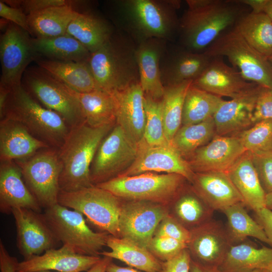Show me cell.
I'll return each instance as SVG.
<instances>
[{"label":"cell","mask_w":272,"mask_h":272,"mask_svg":"<svg viewBox=\"0 0 272 272\" xmlns=\"http://www.w3.org/2000/svg\"><path fill=\"white\" fill-rule=\"evenodd\" d=\"M187 9L179 19L182 47L203 52L223 32L234 26L249 12L240 0H187Z\"/></svg>","instance_id":"cell-1"},{"label":"cell","mask_w":272,"mask_h":272,"mask_svg":"<svg viewBox=\"0 0 272 272\" xmlns=\"http://www.w3.org/2000/svg\"><path fill=\"white\" fill-rule=\"evenodd\" d=\"M177 0H117L113 2L116 18L136 44L152 39L168 40L178 31Z\"/></svg>","instance_id":"cell-2"},{"label":"cell","mask_w":272,"mask_h":272,"mask_svg":"<svg viewBox=\"0 0 272 272\" xmlns=\"http://www.w3.org/2000/svg\"><path fill=\"white\" fill-rule=\"evenodd\" d=\"M113 124L94 127L85 122L71 127L57 149L61 165L60 191H75L94 185L90 168L98 148Z\"/></svg>","instance_id":"cell-3"},{"label":"cell","mask_w":272,"mask_h":272,"mask_svg":"<svg viewBox=\"0 0 272 272\" xmlns=\"http://www.w3.org/2000/svg\"><path fill=\"white\" fill-rule=\"evenodd\" d=\"M133 40L113 33L100 48L91 53L88 63L99 88L112 93L140 83Z\"/></svg>","instance_id":"cell-4"},{"label":"cell","mask_w":272,"mask_h":272,"mask_svg":"<svg viewBox=\"0 0 272 272\" xmlns=\"http://www.w3.org/2000/svg\"><path fill=\"white\" fill-rule=\"evenodd\" d=\"M4 118L20 122L34 137L56 149L70 129L59 114L38 103L22 85L10 89L1 119Z\"/></svg>","instance_id":"cell-5"},{"label":"cell","mask_w":272,"mask_h":272,"mask_svg":"<svg viewBox=\"0 0 272 272\" xmlns=\"http://www.w3.org/2000/svg\"><path fill=\"white\" fill-rule=\"evenodd\" d=\"M22 85L42 106L59 114L70 128L85 122L78 92L43 69L27 68Z\"/></svg>","instance_id":"cell-6"},{"label":"cell","mask_w":272,"mask_h":272,"mask_svg":"<svg viewBox=\"0 0 272 272\" xmlns=\"http://www.w3.org/2000/svg\"><path fill=\"white\" fill-rule=\"evenodd\" d=\"M203 51L212 57H226L245 80L272 90V64L233 27L221 33Z\"/></svg>","instance_id":"cell-7"},{"label":"cell","mask_w":272,"mask_h":272,"mask_svg":"<svg viewBox=\"0 0 272 272\" xmlns=\"http://www.w3.org/2000/svg\"><path fill=\"white\" fill-rule=\"evenodd\" d=\"M43 218L57 242L76 253L98 256L106 246L109 234L95 232L87 225L81 213L57 203L44 209Z\"/></svg>","instance_id":"cell-8"},{"label":"cell","mask_w":272,"mask_h":272,"mask_svg":"<svg viewBox=\"0 0 272 272\" xmlns=\"http://www.w3.org/2000/svg\"><path fill=\"white\" fill-rule=\"evenodd\" d=\"M58 203L77 211L104 232L119 237L120 198L96 185L80 190L60 191Z\"/></svg>","instance_id":"cell-9"},{"label":"cell","mask_w":272,"mask_h":272,"mask_svg":"<svg viewBox=\"0 0 272 272\" xmlns=\"http://www.w3.org/2000/svg\"><path fill=\"white\" fill-rule=\"evenodd\" d=\"M184 179L177 174L146 172L133 176H116L95 185L120 198L162 204L176 197Z\"/></svg>","instance_id":"cell-10"},{"label":"cell","mask_w":272,"mask_h":272,"mask_svg":"<svg viewBox=\"0 0 272 272\" xmlns=\"http://www.w3.org/2000/svg\"><path fill=\"white\" fill-rule=\"evenodd\" d=\"M20 167L23 179L41 208L58 203L61 165L57 149H42L32 156L15 161Z\"/></svg>","instance_id":"cell-11"},{"label":"cell","mask_w":272,"mask_h":272,"mask_svg":"<svg viewBox=\"0 0 272 272\" xmlns=\"http://www.w3.org/2000/svg\"><path fill=\"white\" fill-rule=\"evenodd\" d=\"M138 149V144L116 124L101 142L94 158L90 168L92 184L107 181L126 169L135 160Z\"/></svg>","instance_id":"cell-12"},{"label":"cell","mask_w":272,"mask_h":272,"mask_svg":"<svg viewBox=\"0 0 272 272\" xmlns=\"http://www.w3.org/2000/svg\"><path fill=\"white\" fill-rule=\"evenodd\" d=\"M36 59L38 56L30 34L10 22L0 38V86L11 89L21 85L28 66Z\"/></svg>","instance_id":"cell-13"},{"label":"cell","mask_w":272,"mask_h":272,"mask_svg":"<svg viewBox=\"0 0 272 272\" xmlns=\"http://www.w3.org/2000/svg\"><path fill=\"white\" fill-rule=\"evenodd\" d=\"M167 215L161 203L146 200L122 203L119 219V237L148 248L157 227Z\"/></svg>","instance_id":"cell-14"},{"label":"cell","mask_w":272,"mask_h":272,"mask_svg":"<svg viewBox=\"0 0 272 272\" xmlns=\"http://www.w3.org/2000/svg\"><path fill=\"white\" fill-rule=\"evenodd\" d=\"M152 172L177 174L191 182L195 175L189 162L171 144L150 145L143 139L138 144L133 163L117 176H133Z\"/></svg>","instance_id":"cell-15"},{"label":"cell","mask_w":272,"mask_h":272,"mask_svg":"<svg viewBox=\"0 0 272 272\" xmlns=\"http://www.w3.org/2000/svg\"><path fill=\"white\" fill-rule=\"evenodd\" d=\"M190 231L191 260L211 271L218 269L231 245L225 226L212 219Z\"/></svg>","instance_id":"cell-16"},{"label":"cell","mask_w":272,"mask_h":272,"mask_svg":"<svg viewBox=\"0 0 272 272\" xmlns=\"http://www.w3.org/2000/svg\"><path fill=\"white\" fill-rule=\"evenodd\" d=\"M12 214L17 228V245L24 260L54 248L57 241L42 213L27 208H15Z\"/></svg>","instance_id":"cell-17"},{"label":"cell","mask_w":272,"mask_h":272,"mask_svg":"<svg viewBox=\"0 0 272 272\" xmlns=\"http://www.w3.org/2000/svg\"><path fill=\"white\" fill-rule=\"evenodd\" d=\"M223 57H213L209 65L192 84L221 97H238L256 88L257 84L247 81L239 70L228 65Z\"/></svg>","instance_id":"cell-18"},{"label":"cell","mask_w":272,"mask_h":272,"mask_svg":"<svg viewBox=\"0 0 272 272\" xmlns=\"http://www.w3.org/2000/svg\"><path fill=\"white\" fill-rule=\"evenodd\" d=\"M247 151L238 137L216 135L208 144L197 149L188 162L196 172H227Z\"/></svg>","instance_id":"cell-19"},{"label":"cell","mask_w":272,"mask_h":272,"mask_svg":"<svg viewBox=\"0 0 272 272\" xmlns=\"http://www.w3.org/2000/svg\"><path fill=\"white\" fill-rule=\"evenodd\" d=\"M101 258L76 253L71 247L63 245L45 251L42 254L18 262L17 272H36L55 270L58 272L87 271Z\"/></svg>","instance_id":"cell-20"},{"label":"cell","mask_w":272,"mask_h":272,"mask_svg":"<svg viewBox=\"0 0 272 272\" xmlns=\"http://www.w3.org/2000/svg\"><path fill=\"white\" fill-rule=\"evenodd\" d=\"M116 106V123L138 144L144 139L146 123L145 94L140 83L112 93Z\"/></svg>","instance_id":"cell-21"},{"label":"cell","mask_w":272,"mask_h":272,"mask_svg":"<svg viewBox=\"0 0 272 272\" xmlns=\"http://www.w3.org/2000/svg\"><path fill=\"white\" fill-rule=\"evenodd\" d=\"M212 57L204 51L193 52L183 47L170 51L167 48L160 62L163 85L193 81L204 71Z\"/></svg>","instance_id":"cell-22"},{"label":"cell","mask_w":272,"mask_h":272,"mask_svg":"<svg viewBox=\"0 0 272 272\" xmlns=\"http://www.w3.org/2000/svg\"><path fill=\"white\" fill-rule=\"evenodd\" d=\"M167 40L152 38L137 44L135 55L140 84L144 94L153 99L162 98L164 92L160 72L161 58L167 49Z\"/></svg>","instance_id":"cell-23"},{"label":"cell","mask_w":272,"mask_h":272,"mask_svg":"<svg viewBox=\"0 0 272 272\" xmlns=\"http://www.w3.org/2000/svg\"><path fill=\"white\" fill-rule=\"evenodd\" d=\"M15 208L41 213L42 208L27 186L21 169L14 161L1 162L0 211L12 214Z\"/></svg>","instance_id":"cell-24"},{"label":"cell","mask_w":272,"mask_h":272,"mask_svg":"<svg viewBox=\"0 0 272 272\" xmlns=\"http://www.w3.org/2000/svg\"><path fill=\"white\" fill-rule=\"evenodd\" d=\"M192 182L194 191L214 211L222 212L232 205L243 202L242 196L226 172H196Z\"/></svg>","instance_id":"cell-25"},{"label":"cell","mask_w":272,"mask_h":272,"mask_svg":"<svg viewBox=\"0 0 272 272\" xmlns=\"http://www.w3.org/2000/svg\"><path fill=\"white\" fill-rule=\"evenodd\" d=\"M48 148L51 147L34 137L20 122L7 118L1 119V162L23 159Z\"/></svg>","instance_id":"cell-26"},{"label":"cell","mask_w":272,"mask_h":272,"mask_svg":"<svg viewBox=\"0 0 272 272\" xmlns=\"http://www.w3.org/2000/svg\"><path fill=\"white\" fill-rule=\"evenodd\" d=\"M261 87L258 86L238 97L224 100L213 117L217 135H224L253 123V111Z\"/></svg>","instance_id":"cell-27"},{"label":"cell","mask_w":272,"mask_h":272,"mask_svg":"<svg viewBox=\"0 0 272 272\" xmlns=\"http://www.w3.org/2000/svg\"><path fill=\"white\" fill-rule=\"evenodd\" d=\"M227 173L242 196L245 206L254 212L266 208V193L252 162L250 152L246 151Z\"/></svg>","instance_id":"cell-28"},{"label":"cell","mask_w":272,"mask_h":272,"mask_svg":"<svg viewBox=\"0 0 272 272\" xmlns=\"http://www.w3.org/2000/svg\"><path fill=\"white\" fill-rule=\"evenodd\" d=\"M272 263V248L257 247L247 240L230 246L218 268L221 272H251Z\"/></svg>","instance_id":"cell-29"},{"label":"cell","mask_w":272,"mask_h":272,"mask_svg":"<svg viewBox=\"0 0 272 272\" xmlns=\"http://www.w3.org/2000/svg\"><path fill=\"white\" fill-rule=\"evenodd\" d=\"M38 66L79 93L91 92L99 88L88 61H61L39 59Z\"/></svg>","instance_id":"cell-30"},{"label":"cell","mask_w":272,"mask_h":272,"mask_svg":"<svg viewBox=\"0 0 272 272\" xmlns=\"http://www.w3.org/2000/svg\"><path fill=\"white\" fill-rule=\"evenodd\" d=\"M108 23L91 12H79L69 25L66 34L79 41L92 53L113 34Z\"/></svg>","instance_id":"cell-31"},{"label":"cell","mask_w":272,"mask_h":272,"mask_svg":"<svg viewBox=\"0 0 272 272\" xmlns=\"http://www.w3.org/2000/svg\"><path fill=\"white\" fill-rule=\"evenodd\" d=\"M106 246L111 251H103L101 255L119 260L131 267L145 272H161L160 262L147 248L125 238L109 235Z\"/></svg>","instance_id":"cell-32"},{"label":"cell","mask_w":272,"mask_h":272,"mask_svg":"<svg viewBox=\"0 0 272 272\" xmlns=\"http://www.w3.org/2000/svg\"><path fill=\"white\" fill-rule=\"evenodd\" d=\"M73 5L49 8L27 15L30 34L35 38L66 34L69 25L78 14Z\"/></svg>","instance_id":"cell-33"},{"label":"cell","mask_w":272,"mask_h":272,"mask_svg":"<svg viewBox=\"0 0 272 272\" xmlns=\"http://www.w3.org/2000/svg\"><path fill=\"white\" fill-rule=\"evenodd\" d=\"M34 50L38 56L61 61H88L89 50L76 39L67 34L50 38H32Z\"/></svg>","instance_id":"cell-34"},{"label":"cell","mask_w":272,"mask_h":272,"mask_svg":"<svg viewBox=\"0 0 272 272\" xmlns=\"http://www.w3.org/2000/svg\"><path fill=\"white\" fill-rule=\"evenodd\" d=\"M233 28L262 55L268 58L272 55V21L265 13L246 12Z\"/></svg>","instance_id":"cell-35"},{"label":"cell","mask_w":272,"mask_h":272,"mask_svg":"<svg viewBox=\"0 0 272 272\" xmlns=\"http://www.w3.org/2000/svg\"><path fill=\"white\" fill-rule=\"evenodd\" d=\"M85 122L94 127L116 123V106L113 95L102 90L78 93Z\"/></svg>","instance_id":"cell-36"},{"label":"cell","mask_w":272,"mask_h":272,"mask_svg":"<svg viewBox=\"0 0 272 272\" xmlns=\"http://www.w3.org/2000/svg\"><path fill=\"white\" fill-rule=\"evenodd\" d=\"M245 207L243 202H239L222 211L227 219L225 228L231 245L242 242L251 237L272 245L263 227L249 216Z\"/></svg>","instance_id":"cell-37"},{"label":"cell","mask_w":272,"mask_h":272,"mask_svg":"<svg viewBox=\"0 0 272 272\" xmlns=\"http://www.w3.org/2000/svg\"><path fill=\"white\" fill-rule=\"evenodd\" d=\"M224 100L222 97L191 84L184 99L182 124L187 125L198 123L213 117Z\"/></svg>","instance_id":"cell-38"},{"label":"cell","mask_w":272,"mask_h":272,"mask_svg":"<svg viewBox=\"0 0 272 272\" xmlns=\"http://www.w3.org/2000/svg\"><path fill=\"white\" fill-rule=\"evenodd\" d=\"M192 82L187 81L164 87L162 111L165 135L169 143L182 123L184 99Z\"/></svg>","instance_id":"cell-39"},{"label":"cell","mask_w":272,"mask_h":272,"mask_svg":"<svg viewBox=\"0 0 272 272\" xmlns=\"http://www.w3.org/2000/svg\"><path fill=\"white\" fill-rule=\"evenodd\" d=\"M215 132V123L211 117L200 123L180 127L170 144L183 157L191 156L213 138Z\"/></svg>","instance_id":"cell-40"},{"label":"cell","mask_w":272,"mask_h":272,"mask_svg":"<svg viewBox=\"0 0 272 272\" xmlns=\"http://www.w3.org/2000/svg\"><path fill=\"white\" fill-rule=\"evenodd\" d=\"M214 212L196 192L179 196L174 206V218L189 231L212 219Z\"/></svg>","instance_id":"cell-41"},{"label":"cell","mask_w":272,"mask_h":272,"mask_svg":"<svg viewBox=\"0 0 272 272\" xmlns=\"http://www.w3.org/2000/svg\"><path fill=\"white\" fill-rule=\"evenodd\" d=\"M161 99H155L145 95L146 123L143 139L150 145L170 144L165 135Z\"/></svg>","instance_id":"cell-42"},{"label":"cell","mask_w":272,"mask_h":272,"mask_svg":"<svg viewBox=\"0 0 272 272\" xmlns=\"http://www.w3.org/2000/svg\"><path fill=\"white\" fill-rule=\"evenodd\" d=\"M238 137L247 151L252 153L272 150V118L255 123Z\"/></svg>","instance_id":"cell-43"},{"label":"cell","mask_w":272,"mask_h":272,"mask_svg":"<svg viewBox=\"0 0 272 272\" xmlns=\"http://www.w3.org/2000/svg\"><path fill=\"white\" fill-rule=\"evenodd\" d=\"M187 245L167 237L154 236L148 249L158 259L168 260L178 255Z\"/></svg>","instance_id":"cell-44"},{"label":"cell","mask_w":272,"mask_h":272,"mask_svg":"<svg viewBox=\"0 0 272 272\" xmlns=\"http://www.w3.org/2000/svg\"><path fill=\"white\" fill-rule=\"evenodd\" d=\"M250 153L263 190L272 192V150Z\"/></svg>","instance_id":"cell-45"},{"label":"cell","mask_w":272,"mask_h":272,"mask_svg":"<svg viewBox=\"0 0 272 272\" xmlns=\"http://www.w3.org/2000/svg\"><path fill=\"white\" fill-rule=\"evenodd\" d=\"M154 236L169 237L187 245L190 239V231L168 214L157 227Z\"/></svg>","instance_id":"cell-46"},{"label":"cell","mask_w":272,"mask_h":272,"mask_svg":"<svg viewBox=\"0 0 272 272\" xmlns=\"http://www.w3.org/2000/svg\"><path fill=\"white\" fill-rule=\"evenodd\" d=\"M12 7L21 9L27 15L41 10L66 5H73L74 2L66 0H22L3 1Z\"/></svg>","instance_id":"cell-47"},{"label":"cell","mask_w":272,"mask_h":272,"mask_svg":"<svg viewBox=\"0 0 272 272\" xmlns=\"http://www.w3.org/2000/svg\"><path fill=\"white\" fill-rule=\"evenodd\" d=\"M272 118V90L261 88L253 114V123Z\"/></svg>","instance_id":"cell-48"},{"label":"cell","mask_w":272,"mask_h":272,"mask_svg":"<svg viewBox=\"0 0 272 272\" xmlns=\"http://www.w3.org/2000/svg\"><path fill=\"white\" fill-rule=\"evenodd\" d=\"M0 16L3 19L15 24L30 34L27 15L21 9L12 7L3 1H1Z\"/></svg>","instance_id":"cell-49"},{"label":"cell","mask_w":272,"mask_h":272,"mask_svg":"<svg viewBox=\"0 0 272 272\" xmlns=\"http://www.w3.org/2000/svg\"><path fill=\"white\" fill-rule=\"evenodd\" d=\"M191 260L186 248L174 257L162 262L161 272H190Z\"/></svg>","instance_id":"cell-50"},{"label":"cell","mask_w":272,"mask_h":272,"mask_svg":"<svg viewBox=\"0 0 272 272\" xmlns=\"http://www.w3.org/2000/svg\"><path fill=\"white\" fill-rule=\"evenodd\" d=\"M18 261L15 257L11 256L0 240V272H17Z\"/></svg>","instance_id":"cell-51"},{"label":"cell","mask_w":272,"mask_h":272,"mask_svg":"<svg viewBox=\"0 0 272 272\" xmlns=\"http://www.w3.org/2000/svg\"><path fill=\"white\" fill-rule=\"evenodd\" d=\"M256 220L263 227L272 243V211L266 208L255 212Z\"/></svg>","instance_id":"cell-52"},{"label":"cell","mask_w":272,"mask_h":272,"mask_svg":"<svg viewBox=\"0 0 272 272\" xmlns=\"http://www.w3.org/2000/svg\"><path fill=\"white\" fill-rule=\"evenodd\" d=\"M240 1L249 7L252 12L260 13H263L267 0H240Z\"/></svg>","instance_id":"cell-53"},{"label":"cell","mask_w":272,"mask_h":272,"mask_svg":"<svg viewBox=\"0 0 272 272\" xmlns=\"http://www.w3.org/2000/svg\"><path fill=\"white\" fill-rule=\"evenodd\" d=\"M112 258L104 256L100 260L90 268L87 272H107V268L111 262Z\"/></svg>","instance_id":"cell-54"},{"label":"cell","mask_w":272,"mask_h":272,"mask_svg":"<svg viewBox=\"0 0 272 272\" xmlns=\"http://www.w3.org/2000/svg\"><path fill=\"white\" fill-rule=\"evenodd\" d=\"M10 89L0 86V118L3 116L6 103Z\"/></svg>","instance_id":"cell-55"},{"label":"cell","mask_w":272,"mask_h":272,"mask_svg":"<svg viewBox=\"0 0 272 272\" xmlns=\"http://www.w3.org/2000/svg\"><path fill=\"white\" fill-rule=\"evenodd\" d=\"M107 272H139L131 267H121L111 262L107 266Z\"/></svg>","instance_id":"cell-56"},{"label":"cell","mask_w":272,"mask_h":272,"mask_svg":"<svg viewBox=\"0 0 272 272\" xmlns=\"http://www.w3.org/2000/svg\"><path fill=\"white\" fill-rule=\"evenodd\" d=\"M208 270L193 260H191L190 272H214Z\"/></svg>","instance_id":"cell-57"},{"label":"cell","mask_w":272,"mask_h":272,"mask_svg":"<svg viewBox=\"0 0 272 272\" xmlns=\"http://www.w3.org/2000/svg\"><path fill=\"white\" fill-rule=\"evenodd\" d=\"M263 13H265L272 21V0H267Z\"/></svg>","instance_id":"cell-58"},{"label":"cell","mask_w":272,"mask_h":272,"mask_svg":"<svg viewBox=\"0 0 272 272\" xmlns=\"http://www.w3.org/2000/svg\"><path fill=\"white\" fill-rule=\"evenodd\" d=\"M265 207L272 211V192L266 194Z\"/></svg>","instance_id":"cell-59"},{"label":"cell","mask_w":272,"mask_h":272,"mask_svg":"<svg viewBox=\"0 0 272 272\" xmlns=\"http://www.w3.org/2000/svg\"><path fill=\"white\" fill-rule=\"evenodd\" d=\"M263 270L264 272H272V263Z\"/></svg>","instance_id":"cell-60"},{"label":"cell","mask_w":272,"mask_h":272,"mask_svg":"<svg viewBox=\"0 0 272 272\" xmlns=\"http://www.w3.org/2000/svg\"><path fill=\"white\" fill-rule=\"evenodd\" d=\"M214 272H221L220 271H219L218 269L214 271ZM251 272H264L263 269H256V270H254Z\"/></svg>","instance_id":"cell-61"},{"label":"cell","mask_w":272,"mask_h":272,"mask_svg":"<svg viewBox=\"0 0 272 272\" xmlns=\"http://www.w3.org/2000/svg\"><path fill=\"white\" fill-rule=\"evenodd\" d=\"M36 272H53V271H51V270H41V271H36ZM54 272H58V271H54Z\"/></svg>","instance_id":"cell-62"},{"label":"cell","mask_w":272,"mask_h":272,"mask_svg":"<svg viewBox=\"0 0 272 272\" xmlns=\"http://www.w3.org/2000/svg\"><path fill=\"white\" fill-rule=\"evenodd\" d=\"M268 60L272 64V55L268 58Z\"/></svg>","instance_id":"cell-63"}]
</instances>
